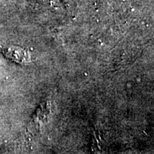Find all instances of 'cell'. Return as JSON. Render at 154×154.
Wrapping results in <instances>:
<instances>
[{"label":"cell","mask_w":154,"mask_h":154,"mask_svg":"<svg viewBox=\"0 0 154 154\" xmlns=\"http://www.w3.org/2000/svg\"><path fill=\"white\" fill-rule=\"evenodd\" d=\"M5 55L11 58V59H14L18 61H24L27 59L26 54H25L24 51L20 49L19 48H7V49H5Z\"/></svg>","instance_id":"6da1fadb"}]
</instances>
